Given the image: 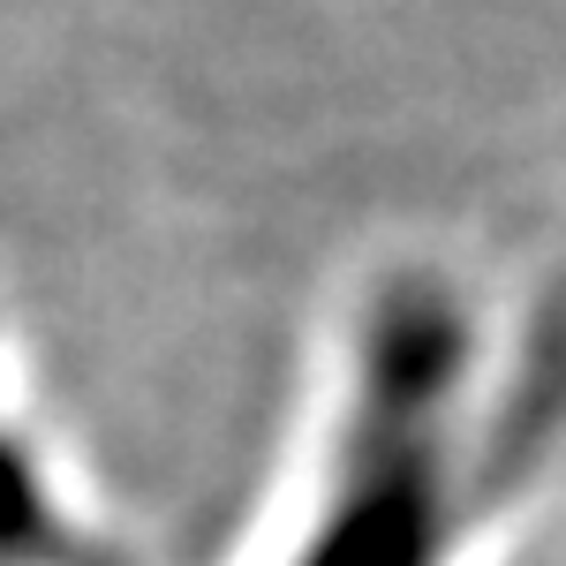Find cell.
<instances>
[{
  "label": "cell",
  "instance_id": "1",
  "mask_svg": "<svg viewBox=\"0 0 566 566\" xmlns=\"http://www.w3.org/2000/svg\"><path fill=\"white\" fill-rule=\"evenodd\" d=\"M355 370L363 392L340 461L280 566H446L453 544L446 400L461 386L453 303L423 280H400L370 317Z\"/></svg>",
  "mask_w": 566,
  "mask_h": 566
}]
</instances>
